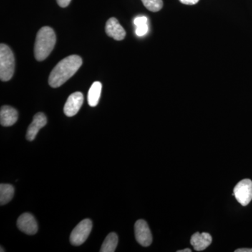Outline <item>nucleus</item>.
<instances>
[{
  "label": "nucleus",
  "instance_id": "1",
  "mask_svg": "<svg viewBox=\"0 0 252 252\" xmlns=\"http://www.w3.org/2000/svg\"><path fill=\"white\" fill-rule=\"evenodd\" d=\"M82 65V59L77 55L64 58L56 64L50 74L49 84L52 88H59L69 80Z\"/></svg>",
  "mask_w": 252,
  "mask_h": 252
},
{
  "label": "nucleus",
  "instance_id": "2",
  "mask_svg": "<svg viewBox=\"0 0 252 252\" xmlns=\"http://www.w3.org/2000/svg\"><path fill=\"white\" fill-rule=\"evenodd\" d=\"M56 43V36L52 28H41L36 34L34 56L36 61H44L52 52Z\"/></svg>",
  "mask_w": 252,
  "mask_h": 252
},
{
  "label": "nucleus",
  "instance_id": "3",
  "mask_svg": "<svg viewBox=\"0 0 252 252\" xmlns=\"http://www.w3.org/2000/svg\"><path fill=\"white\" fill-rule=\"evenodd\" d=\"M15 59L14 54L9 46L0 45V79L9 81L14 73Z\"/></svg>",
  "mask_w": 252,
  "mask_h": 252
},
{
  "label": "nucleus",
  "instance_id": "4",
  "mask_svg": "<svg viewBox=\"0 0 252 252\" xmlns=\"http://www.w3.org/2000/svg\"><path fill=\"white\" fill-rule=\"evenodd\" d=\"M92 227L93 223L91 220L86 219L81 220L71 233L69 238L71 244L74 246H79L85 243L92 230Z\"/></svg>",
  "mask_w": 252,
  "mask_h": 252
},
{
  "label": "nucleus",
  "instance_id": "5",
  "mask_svg": "<svg viewBox=\"0 0 252 252\" xmlns=\"http://www.w3.org/2000/svg\"><path fill=\"white\" fill-rule=\"evenodd\" d=\"M233 195L239 203L243 206H247L252 200V181L245 179L238 182L235 186Z\"/></svg>",
  "mask_w": 252,
  "mask_h": 252
},
{
  "label": "nucleus",
  "instance_id": "6",
  "mask_svg": "<svg viewBox=\"0 0 252 252\" xmlns=\"http://www.w3.org/2000/svg\"><path fill=\"white\" fill-rule=\"evenodd\" d=\"M135 234L136 240L142 246L149 247L152 243V233L145 220H140L136 221Z\"/></svg>",
  "mask_w": 252,
  "mask_h": 252
},
{
  "label": "nucleus",
  "instance_id": "7",
  "mask_svg": "<svg viewBox=\"0 0 252 252\" xmlns=\"http://www.w3.org/2000/svg\"><path fill=\"white\" fill-rule=\"evenodd\" d=\"M84 102V95L81 92L71 94L64 106V113L67 117H72L79 112Z\"/></svg>",
  "mask_w": 252,
  "mask_h": 252
},
{
  "label": "nucleus",
  "instance_id": "8",
  "mask_svg": "<svg viewBox=\"0 0 252 252\" xmlns=\"http://www.w3.org/2000/svg\"><path fill=\"white\" fill-rule=\"evenodd\" d=\"M18 229L28 235L36 234L38 225L35 218L30 213H24L19 217L17 220Z\"/></svg>",
  "mask_w": 252,
  "mask_h": 252
},
{
  "label": "nucleus",
  "instance_id": "9",
  "mask_svg": "<svg viewBox=\"0 0 252 252\" xmlns=\"http://www.w3.org/2000/svg\"><path fill=\"white\" fill-rule=\"evenodd\" d=\"M47 124V118L44 113H37L33 117L32 122L28 127L26 139L28 141H33L35 139L39 130L44 127Z\"/></svg>",
  "mask_w": 252,
  "mask_h": 252
},
{
  "label": "nucleus",
  "instance_id": "10",
  "mask_svg": "<svg viewBox=\"0 0 252 252\" xmlns=\"http://www.w3.org/2000/svg\"><path fill=\"white\" fill-rule=\"evenodd\" d=\"M105 32L107 35L117 41H122L126 37V32L116 18H109L106 23Z\"/></svg>",
  "mask_w": 252,
  "mask_h": 252
},
{
  "label": "nucleus",
  "instance_id": "11",
  "mask_svg": "<svg viewBox=\"0 0 252 252\" xmlns=\"http://www.w3.org/2000/svg\"><path fill=\"white\" fill-rule=\"evenodd\" d=\"M18 119V112L10 106H3L0 110V123L5 127L14 125Z\"/></svg>",
  "mask_w": 252,
  "mask_h": 252
},
{
  "label": "nucleus",
  "instance_id": "12",
  "mask_svg": "<svg viewBox=\"0 0 252 252\" xmlns=\"http://www.w3.org/2000/svg\"><path fill=\"white\" fill-rule=\"evenodd\" d=\"M211 235L207 233H195L190 238V244L195 251H203L211 245Z\"/></svg>",
  "mask_w": 252,
  "mask_h": 252
},
{
  "label": "nucleus",
  "instance_id": "13",
  "mask_svg": "<svg viewBox=\"0 0 252 252\" xmlns=\"http://www.w3.org/2000/svg\"><path fill=\"white\" fill-rule=\"evenodd\" d=\"M102 91V84L99 81H95L91 86L88 94V102L91 107H96L98 104Z\"/></svg>",
  "mask_w": 252,
  "mask_h": 252
},
{
  "label": "nucleus",
  "instance_id": "14",
  "mask_svg": "<svg viewBox=\"0 0 252 252\" xmlns=\"http://www.w3.org/2000/svg\"><path fill=\"white\" fill-rule=\"evenodd\" d=\"M14 195V187L8 184L0 185V205H4L12 200Z\"/></svg>",
  "mask_w": 252,
  "mask_h": 252
},
{
  "label": "nucleus",
  "instance_id": "15",
  "mask_svg": "<svg viewBox=\"0 0 252 252\" xmlns=\"http://www.w3.org/2000/svg\"><path fill=\"white\" fill-rule=\"evenodd\" d=\"M119 238L115 233H111L107 235V238L104 240L102 247H101L100 252H114L117 249Z\"/></svg>",
  "mask_w": 252,
  "mask_h": 252
},
{
  "label": "nucleus",
  "instance_id": "16",
  "mask_svg": "<svg viewBox=\"0 0 252 252\" xmlns=\"http://www.w3.org/2000/svg\"><path fill=\"white\" fill-rule=\"evenodd\" d=\"M144 6L152 12H158L163 6L162 0H142Z\"/></svg>",
  "mask_w": 252,
  "mask_h": 252
},
{
  "label": "nucleus",
  "instance_id": "17",
  "mask_svg": "<svg viewBox=\"0 0 252 252\" xmlns=\"http://www.w3.org/2000/svg\"><path fill=\"white\" fill-rule=\"evenodd\" d=\"M149 31V26L148 23L147 24L141 25V26H137L136 27V34L137 36H144Z\"/></svg>",
  "mask_w": 252,
  "mask_h": 252
},
{
  "label": "nucleus",
  "instance_id": "18",
  "mask_svg": "<svg viewBox=\"0 0 252 252\" xmlns=\"http://www.w3.org/2000/svg\"><path fill=\"white\" fill-rule=\"evenodd\" d=\"M148 23V19L146 16H139L134 20V24L137 26H141V25L147 24Z\"/></svg>",
  "mask_w": 252,
  "mask_h": 252
},
{
  "label": "nucleus",
  "instance_id": "19",
  "mask_svg": "<svg viewBox=\"0 0 252 252\" xmlns=\"http://www.w3.org/2000/svg\"><path fill=\"white\" fill-rule=\"evenodd\" d=\"M56 1H57L58 4H59L61 7L64 8L67 7L68 5L70 4L72 0H56Z\"/></svg>",
  "mask_w": 252,
  "mask_h": 252
},
{
  "label": "nucleus",
  "instance_id": "20",
  "mask_svg": "<svg viewBox=\"0 0 252 252\" xmlns=\"http://www.w3.org/2000/svg\"><path fill=\"white\" fill-rule=\"evenodd\" d=\"M180 2L186 5L196 4L200 0H180Z\"/></svg>",
  "mask_w": 252,
  "mask_h": 252
},
{
  "label": "nucleus",
  "instance_id": "21",
  "mask_svg": "<svg viewBox=\"0 0 252 252\" xmlns=\"http://www.w3.org/2000/svg\"><path fill=\"white\" fill-rule=\"evenodd\" d=\"M235 252H252V249L243 248L235 250Z\"/></svg>",
  "mask_w": 252,
  "mask_h": 252
},
{
  "label": "nucleus",
  "instance_id": "22",
  "mask_svg": "<svg viewBox=\"0 0 252 252\" xmlns=\"http://www.w3.org/2000/svg\"><path fill=\"white\" fill-rule=\"evenodd\" d=\"M178 252H191V250H190V249L187 248L185 249V250H180Z\"/></svg>",
  "mask_w": 252,
  "mask_h": 252
},
{
  "label": "nucleus",
  "instance_id": "23",
  "mask_svg": "<svg viewBox=\"0 0 252 252\" xmlns=\"http://www.w3.org/2000/svg\"><path fill=\"white\" fill-rule=\"evenodd\" d=\"M0 252H4V249H2V248H1V250H0Z\"/></svg>",
  "mask_w": 252,
  "mask_h": 252
}]
</instances>
